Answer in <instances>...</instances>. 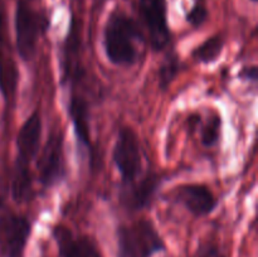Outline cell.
I'll return each mask as SVG.
<instances>
[{"mask_svg":"<svg viewBox=\"0 0 258 257\" xmlns=\"http://www.w3.org/2000/svg\"><path fill=\"white\" fill-rule=\"evenodd\" d=\"M165 249V241L150 219H136L117 228V257H153Z\"/></svg>","mask_w":258,"mask_h":257,"instance_id":"cell-3","label":"cell"},{"mask_svg":"<svg viewBox=\"0 0 258 257\" xmlns=\"http://www.w3.org/2000/svg\"><path fill=\"white\" fill-rule=\"evenodd\" d=\"M224 49V39L221 35H213L204 40L203 43L196 47L191 52V57L199 63H212L219 59Z\"/></svg>","mask_w":258,"mask_h":257,"instance_id":"cell-13","label":"cell"},{"mask_svg":"<svg viewBox=\"0 0 258 257\" xmlns=\"http://www.w3.org/2000/svg\"><path fill=\"white\" fill-rule=\"evenodd\" d=\"M180 59L175 53H169L165 57L164 62L161 63L158 71V81L159 87L161 90H166L169 86L174 82L176 76L180 72Z\"/></svg>","mask_w":258,"mask_h":257,"instance_id":"cell-14","label":"cell"},{"mask_svg":"<svg viewBox=\"0 0 258 257\" xmlns=\"http://www.w3.org/2000/svg\"><path fill=\"white\" fill-rule=\"evenodd\" d=\"M59 257H102L97 243L87 234L75 233L68 227L58 224L52 229Z\"/></svg>","mask_w":258,"mask_h":257,"instance_id":"cell-10","label":"cell"},{"mask_svg":"<svg viewBox=\"0 0 258 257\" xmlns=\"http://www.w3.org/2000/svg\"><path fill=\"white\" fill-rule=\"evenodd\" d=\"M64 135L62 130H53L47 139L37 161L38 178L44 188H52L64 179Z\"/></svg>","mask_w":258,"mask_h":257,"instance_id":"cell-7","label":"cell"},{"mask_svg":"<svg viewBox=\"0 0 258 257\" xmlns=\"http://www.w3.org/2000/svg\"><path fill=\"white\" fill-rule=\"evenodd\" d=\"M143 33L138 23L121 10L110 14L103 28V48L108 60L118 67H130L138 62L139 42Z\"/></svg>","mask_w":258,"mask_h":257,"instance_id":"cell-2","label":"cell"},{"mask_svg":"<svg viewBox=\"0 0 258 257\" xmlns=\"http://www.w3.org/2000/svg\"><path fill=\"white\" fill-rule=\"evenodd\" d=\"M222 135V118L213 112L202 128V144L206 148H213L218 144Z\"/></svg>","mask_w":258,"mask_h":257,"instance_id":"cell-15","label":"cell"},{"mask_svg":"<svg viewBox=\"0 0 258 257\" xmlns=\"http://www.w3.org/2000/svg\"><path fill=\"white\" fill-rule=\"evenodd\" d=\"M42 139V117L34 110L23 122L17 135V158L12 179V194L17 202H24L32 194L30 164L38 155Z\"/></svg>","mask_w":258,"mask_h":257,"instance_id":"cell-1","label":"cell"},{"mask_svg":"<svg viewBox=\"0 0 258 257\" xmlns=\"http://www.w3.org/2000/svg\"><path fill=\"white\" fill-rule=\"evenodd\" d=\"M173 199L197 218L211 214L218 206L212 189L204 184H181L173 190Z\"/></svg>","mask_w":258,"mask_h":257,"instance_id":"cell-9","label":"cell"},{"mask_svg":"<svg viewBox=\"0 0 258 257\" xmlns=\"http://www.w3.org/2000/svg\"><path fill=\"white\" fill-rule=\"evenodd\" d=\"M252 2H257V0H252Z\"/></svg>","mask_w":258,"mask_h":257,"instance_id":"cell-20","label":"cell"},{"mask_svg":"<svg viewBox=\"0 0 258 257\" xmlns=\"http://www.w3.org/2000/svg\"><path fill=\"white\" fill-rule=\"evenodd\" d=\"M19 2H25V3H27V2H28V0H19Z\"/></svg>","mask_w":258,"mask_h":257,"instance_id":"cell-19","label":"cell"},{"mask_svg":"<svg viewBox=\"0 0 258 257\" xmlns=\"http://www.w3.org/2000/svg\"><path fill=\"white\" fill-rule=\"evenodd\" d=\"M207 18H208V10H207V8L204 5L197 4L186 14V22L191 27L199 28L201 25H203L206 23Z\"/></svg>","mask_w":258,"mask_h":257,"instance_id":"cell-16","label":"cell"},{"mask_svg":"<svg viewBox=\"0 0 258 257\" xmlns=\"http://www.w3.org/2000/svg\"><path fill=\"white\" fill-rule=\"evenodd\" d=\"M112 160L120 173L122 185L134 183L143 174V150L135 131L128 126L120 128L112 150Z\"/></svg>","mask_w":258,"mask_h":257,"instance_id":"cell-4","label":"cell"},{"mask_svg":"<svg viewBox=\"0 0 258 257\" xmlns=\"http://www.w3.org/2000/svg\"><path fill=\"white\" fill-rule=\"evenodd\" d=\"M239 77L244 78V80L252 81V82H256L258 78V72L256 66H248V67H243V70L239 72Z\"/></svg>","mask_w":258,"mask_h":257,"instance_id":"cell-18","label":"cell"},{"mask_svg":"<svg viewBox=\"0 0 258 257\" xmlns=\"http://www.w3.org/2000/svg\"><path fill=\"white\" fill-rule=\"evenodd\" d=\"M160 179L156 174L148 173L134 183L122 185L120 190V202L127 211H141L148 208L154 201Z\"/></svg>","mask_w":258,"mask_h":257,"instance_id":"cell-11","label":"cell"},{"mask_svg":"<svg viewBox=\"0 0 258 257\" xmlns=\"http://www.w3.org/2000/svg\"><path fill=\"white\" fill-rule=\"evenodd\" d=\"M14 23L18 54L24 62H29L35 55L40 35L47 29V19L25 2H19L15 10Z\"/></svg>","mask_w":258,"mask_h":257,"instance_id":"cell-5","label":"cell"},{"mask_svg":"<svg viewBox=\"0 0 258 257\" xmlns=\"http://www.w3.org/2000/svg\"><path fill=\"white\" fill-rule=\"evenodd\" d=\"M191 257H227L223 249L216 243H204L199 246Z\"/></svg>","mask_w":258,"mask_h":257,"instance_id":"cell-17","label":"cell"},{"mask_svg":"<svg viewBox=\"0 0 258 257\" xmlns=\"http://www.w3.org/2000/svg\"><path fill=\"white\" fill-rule=\"evenodd\" d=\"M68 115L72 120L73 127H75L78 146L86 154H90L92 151L90 134V107H88L87 100L75 91H71Z\"/></svg>","mask_w":258,"mask_h":257,"instance_id":"cell-12","label":"cell"},{"mask_svg":"<svg viewBox=\"0 0 258 257\" xmlns=\"http://www.w3.org/2000/svg\"><path fill=\"white\" fill-rule=\"evenodd\" d=\"M32 222L27 216L0 206V254L24 257L32 234Z\"/></svg>","mask_w":258,"mask_h":257,"instance_id":"cell-6","label":"cell"},{"mask_svg":"<svg viewBox=\"0 0 258 257\" xmlns=\"http://www.w3.org/2000/svg\"><path fill=\"white\" fill-rule=\"evenodd\" d=\"M139 14L153 50L161 52L171 39L165 0H138Z\"/></svg>","mask_w":258,"mask_h":257,"instance_id":"cell-8","label":"cell"}]
</instances>
